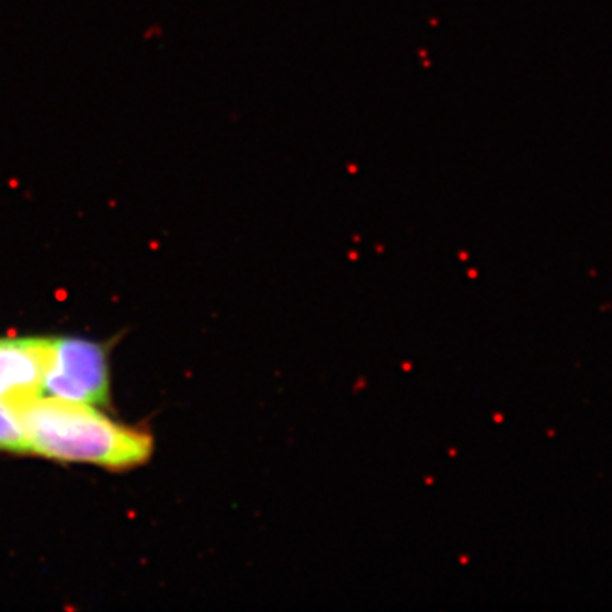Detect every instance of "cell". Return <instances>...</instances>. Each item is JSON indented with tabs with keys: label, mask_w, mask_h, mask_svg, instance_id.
I'll use <instances>...</instances> for the list:
<instances>
[{
	"label": "cell",
	"mask_w": 612,
	"mask_h": 612,
	"mask_svg": "<svg viewBox=\"0 0 612 612\" xmlns=\"http://www.w3.org/2000/svg\"><path fill=\"white\" fill-rule=\"evenodd\" d=\"M54 337H0V403L19 411L45 396Z\"/></svg>",
	"instance_id": "3"
},
{
	"label": "cell",
	"mask_w": 612,
	"mask_h": 612,
	"mask_svg": "<svg viewBox=\"0 0 612 612\" xmlns=\"http://www.w3.org/2000/svg\"><path fill=\"white\" fill-rule=\"evenodd\" d=\"M0 451L13 454H31L29 442L17 414L0 403Z\"/></svg>",
	"instance_id": "4"
},
{
	"label": "cell",
	"mask_w": 612,
	"mask_h": 612,
	"mask_svg": "<svg viewBox=\"0 0 612 612\" xmlns=\"http://www.w3.org/2000/svg\"><path fill=\"white\" fill-rule=\"evenodd\" d=\"M92 407H108L111 393L109 344L80 337H54L45 393Z\"/></svg>",
	"instance_id": "2"
},
{
	"label": "cell",
	"mask_w": 612,
	"mask_h": 612,
	"mask_svg": "<svg viewBox=\"0 0 612 612\" xmlns=\"http://www.w3.org/2000/svg\"><path fill=\"white\" fill-rule=\"evenodd\" d=\"M15 414L31 454L53 461L129 469L147 462L153 453L148 430L112 421L85 403L41 396Z\"/></svg>",
	"instance_id": "1"
}]
</instances>
